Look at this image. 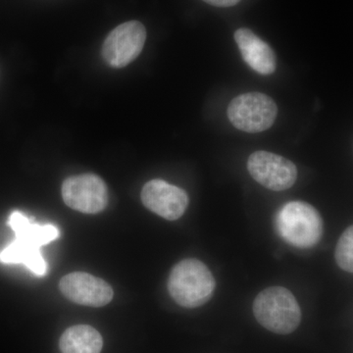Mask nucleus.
<instances>
[{"instance_id": "obj_10", "label": "nucleus", "mask_w": 353, "mask_h": 353, "mask_svg": "<svg viewBox=\"0 0 353 353\" xmlns=\"http://www.w3.org/2000/svg\"><path fill=\"white\" fill-rule=\"evenodd\" d=\"M59 289L72 303L101 307L112 301L111 285L101 278L83 272H74L60 280Z\"/></svg>"}, {"instance_id": "obj_6", "label": "nucleus", "mask_w": 353, "mask_h": 353, "mask_svg": "<svg viewBox=\"0 0 353 353\" xmlns=\"http://www.w3.org/2000/svg\"><path fill=\"white\" fill-rule=\"evenodd\" d=\"M61 192L67 206L85 214L101 212L108 204V185L94 174L69 176L62 185Z\"/></svg>"}, {"instance_id": "obj_13", "label": "nucleus", "mask_w": 353, "mask_h": 353, "mask_svg": "<svg viewBox=\"0 0 353 353\" xmlns=\"http://www.w3.org/2000/svg\"><path fill=\"white\" fill-rule=\"evenodd\" d=\"M336 263L343 270L352 273L353 272V228H347L341 234L336 243L334 252Z\"/></svg>"}, {"instance_id": "obj_5", "label": "nucleus", "mask_w": 353, "mask_h": 353, "mask_svg": "<svg viewBox=\"0 0 353 353\" xmlns=\"http://www.w3.org/2000/svg\"><path fill=\"white\" fill-rule=\"evenodd\" d=\"M277 115V104L270 97L261 92L239 95L228 108V117L232 124L250 134L270 129Z\"/></svg>"}, {"instance_id": "obj_14", "label": "nucleus", "mask_w": 353, "mask_h": 353, "mask_svg": "<svg viewBox=\"0 0 353 353\" xmlns=\"http://www.w3.org/2000/svg\"><path fill=\"white\" fill-rule=\"evenodd\" d=\"M206 3L216 7H231L236 6L241 0H203Z\"/></svg>"}, {"instance_id": "obj_8", "label": "nucleus", "mask_w": 353, "mask_h": 353, "mask_svg": "<svg viewBox=\"0 0 353 353\" xmlns=\"http://www.w3.org/2000/svg\"><path fill=\"white\" fill-rule=\"evenodd\" d=\"M248 169L257 183L275 192L290 189L297 178L296 166L290 160L264 150H259L250 155Z\"/></svg>"}, {"instance_id": "obj_2", "label": "nucleus", "mask_w": 353, "mask_h": 353, "mask_svg": "<svg viewBox=\"0 0 353 353\" xmlns=\"http://www.w3.org/2000/svg\"><path fill=\"white\" fill-rule=\"evenodd\" d=\"M215 287L212 273L197 259L182 260L174 266L169 275V294L182 307H201L211 299Z\"/></svg>"}, {"instance_id": "obj_9", "label": "nucleus", "mask_w": 353, "mask_h": 353, "mask_svg": "<svg viewBox=\"0 0 353 353\" xmlns=\"http://www.w3.org/2000/svg\"><path fill=\"white\" fill-rule=\"evenodd\" d=\"M141 197L148 210L169 221L182 217L190 201L185 190L159 179L146 183Z\"/></svg>"}, {"instance_id": "obj_11", "label": "nucleus", "mask_w": 353, "mask_h": 353, "mask_svg": "<svg viewBox=\"0 0 353 353\" xmlns=\"http://www.w3.org/2000/svg\"><path fill=\"white\" fill-rule=\"evenodd\" d=\"M241 57L250 68L261 75H271L277 69V57L268 43L252 31L241 28L234 32Z\"/></svg>"}, {"instance_id": "obj_12", "label": "nucleus", "mask_w": 353, "mask_h": 353, "mask_svg": "<svg viewBox=\"0 0 353 353\" xmlns=\"http://www.w3.org/2000/svg\"><path fill=\"white\" fill-rule=\"evenodd\" d=\"M102 347L101 334L88 325L70 327L62 334L59 341L62 353H101Z\"/></svg>"}, {"instance_id": "obj_7", "label": "nucleus", "mask_w": 353, "mask_h": 353, "mask_svg": "<svg viewBox=\"0 0 353 353\" xmlns=\"http://www.w3.org/2000/svg\"><path fill=\"white\" fill-rule=\"evenodd\" d=\"M146 39L145 26L129 21L109 32L102 46V57L114 68H124L141 54Z\"/></svg>"}, {"instance_id": "obj_3", "label": "nucleus", "mask_w": 353, "mask_h": 353, "mask_svg": "<svg viewBox=\"0 0 353 353\" xmlns=\"http://www.w3.org/2000/svg\"><path fill=\"white\" fill-rule=\"evenodd\" d=\"M253 313L261 326L279 334L292 333L301 322L296 297L283 287H271L259 292L253 301Z\"/></svg>"}, {"instance_id": "obj_4", "label": "nucleus", "mask_w": 353, "mask_h": 353, "mask_svg": "<svg viewBox=\"0 0 353 353\" xmlns=\"http://www.w3.org/2000/svg\"><path fill=\"white\" fill-rule=\"evenodd\" d=\"M277 228L280 236L290 245L310 248L321 240L324 223L321 215L311 204L292 201L283 206L278 213Z\"/></svg>"}, {"instance_id": "obj_1", "label": "nucleus", "mask_w": 353, "mask_h": 353, "mask_svg": "<svg viewBox=\"0 0 353 353\" xmlns=\"http://www.w3.org/2000/svg\"><path fill=\"white\" fill-rule=\"evenodd\" d=\"M8 225L15 233V240L0 252V261L6 264H24L37 276H44L48 265L41 255V246L59 238V230L51 224L32 223L20 211H14Z\"/></svg>"}]
</instances>
